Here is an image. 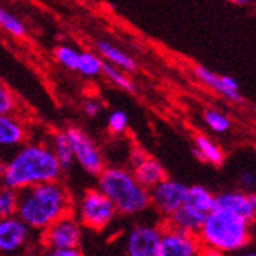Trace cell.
<instances>
[{
	"label": "cell",
	"instance_id": "obj_31",
	"mask_svg": "<svg viewBox=\"0 0 256 256\" xmlns=\"http://www.w3.org/2000/svg\"><path fill=\"white\" fill-rule=\"evenodd\" d=\"M148 156V153L142 148V147H133L132 152H130V164H132V169L136 168L138 164L142 162Z\"/></svg>",
	"mask_w": 256,
	"mask_h": 256
},
{
	"label": "cell",
	"instance_id": "obj_10",
	"mask_svg": "<svg viewBox=\"0 0 256 256\" xmlns=\"http://www.w3.org/2000/svg\"><path fill=\"white\" fill-rule=\"evenodd\" d=\"M161 226L136 224L126 234L125 250L128 256H158Z\"/></svg>",
	"mask_w": 256,
	"mask_h": 256
},
{
	"label": "cell",
	"instance_id": "obj_8",
	"mask_svg": "<svg viewBox=\"0 0 256 256\" xmlns=\"http://www.w3.org/2000/svg\"><path fill=\"white\" fill-rule=\"evenodd\" d=\"M150 206L155 208L164 219L172 216L178 208L182 206L186 200L188 186L172 180V178H164L156 186H153L150 190Z\"/></svg>",
	"mask_w": 256,
	"mask_h": 256
},
{
	"label": "cell",
	"instance_id": "obj_21",
	"mask_svg": "<svg viewBox=\"0 0 256 256\" xmlns=\"http://www.w3.org/2000/svg\"><path fill=\"white\" fill-rule=\"evenodd\" d=\"M102 58L96 55L94 52H80L78 54V61H76V69L75 72L82 74L83 76H97L102 74Z\"/></svg>",
	"mask_w": 256,
	"mask_h": 256
},
{
	"label": "cell",
	"instance_id": "obj_29",
	"mask_svg": "<svg viewBox=\"0 0 256 256\" xmlns=\"http://www.w3.org/2000/svg\"><path fill=\"white\" fill-rule=\"evenodd\" d=\"M102 111V104L96 98H88L83 104V112L88 118H97Z\"/></svg>",
	"mask_w": 256,
	"mask_h": 256
},
{
	"label": "cell",
	"instance_id": "obj_32",
	"mask_svg": "<svg viewBox=\"0 0 256 256\" xmlns=\"http://www.w3.org/2000/svg\"><path fill=\"white\" fill-rule=\"evenodd\" d=\"M46 256H83L78 247L75 248H47Z\"/></svg>",
	"mask_w": 256,
	"mask_h": 256
},
{
	"label": "cell",
	"instance_id": "obj_14",
	"mask_svg": "<svg viewBox=\"0 0 256 256\" xmlns=\"http://www.w3.org/2000/svg\"><path fill=\"white\" fill-rule=\"evenodd\" d=\"M27 139V125L18 114H0V147H18Z\"/></svg>",
	"mask_w": 256,
	"mask_h": 256
},
{
	"label": "cell",
	"instance_id": "obj_28",
	"mask_svg": "<svg viewBox=\"0 0 256 256\" xmlns=\"http://www.w3.org/2000/svg\"><path fill=\"white\" fill-rule=\"evenodd\" d=\"M128 128V116L122 110H116L110 114L108 118V132L114 136L124 134Z\"/></svg>",
	"mask_w": 256,
	"mask_h": 256
},
{
	"label": "cell",
	"instance_id": "obj_23",
	"mask_svg": "<svg viewBox=\"0 0 256 256\" xmlns=\"http://www.w3.org/2000/svg\"><path fill=\"white\" fill-rule=\"evenodd\" d=\"M102 75L108 78L112 84H116L118 88L124 89V91H128V92H133L134 91V83L132 82V78L128 76L126 72L120 70L119 68H114L111 64L105 62L102 64Z\"/></svg>",
	"mask_w": 256,
	"mask_h": 256
},
{
	"label": "cell",
	"instance_id": "obj_19",
	"mask_svg": "<svg viewBox=\"0 0 256 256\" xmlns=\"http://www.w3.org/2000/svg\"><path fill=\"white\" fill-rule=\"evenodd\" d=\"M184 203L203 214H208L216 208V196L204 186L196 184L188 188Z\"/></svg>",
	"mask_w": 256,
	"mask_h": 256
},
{
	"label": "cell",
	"instance_id": "obj_27",
	"mask_svg": "<svg viewBox=\"0 0 256 256\" xmlns=\"http://www.w3.org/2000/svg\"><path fill=\"white\" fill-rule=\"evenodd\" d=\"M19 102L10 89L0 83V114H18Z\"/></svg>",
	"mask_w": 256,
	"mask_h": 256
},
{
	"label": "cell",
	"instance_id": "obj_4",
	"mask_svg": "<svg viewBox=\"0 0 256 256\" xmlns=\"http://www.w3.org/2000/svg\"><path fill=\"white\" fill-rule=\"evenodd\" d=\"M97 178V189L108 197L118 214L138 216L150 208L148 190L138 183L130 169L105 168Z\"/></svg>",
	"mask_w": 256,
	"mask_h": 256
},
{
	"label": "cell",
	"instance_id": "obj_6",
	"mask_svg": "<svg viewBox=\"0 0 256 256\" xmlns=\"http://www.w3.org/2000/svg\"><path fill=\"white\" fill-rule=\"evenodd\" d=\"M64 132H66V136L70 142L74 160L82 166L84 172L97 176L106 166L104 153L96 144V140L78 126H68Z\"/></svg>",
	"mask_w": 256,
	"mask_h": 256
},
{
	"label": "cell",
	"instance_id": "obj_5",
	"mask_svg": "<svg viewBox=\"0 0 256 256\" xmlns=\"http://www.w3.org/2000/svg\"><path fill=\"white\" fill-rule=\"evenodd\" d=\"M72 212L82 226L92 230V232L105 230L118 216L112 203L98 189H88L80 197L78 203L75 204V210Z\"/></svg>",
	"mask_w": 256,
	"mask_h": 256
},
{
	"label": "cell",
	"instance_id": "obj_24",
	"mask_svg": "<svg viewBox=\"0 0 256 256\" xmlns=\"http://www.w3.org/2000/svg\"><path fill=\"white\" fill-rule=\"evenodd\" d=\"M203 120L210 130L217 134H224L232 128V119L219 110H206L203 114Z\"/></svg>",
	"mask_w": 256,
	"mask_h": 256
},
{
	"label": "cell",
	"instance_id": "obj_33",
	"mask_svg": "<svg viewBox=\"0 0 256 256\" xmlns=\"http://www.w3.org/2000/svg\"><path fill=\"white\" fill-rule=\"evenodd\" d=\"M226 2L233 4V5H238V6H246V5H248L252 2V0H226Z\"/></svg>",
	"mask_w": 256,
	"mask_h": 256
},
{
	"label": "cell",
	"instance_id": "obj_20",
	"mask_svg": "<svg viewBox=\"0 0 256 256\" xmlns=\"http://www.w3.org/2000/svg\"><path fill=\"white\" fill-rule=\"evenodd\" d=\"M52 148L54 155L60 164V168L62 170H68L70 169L75 160H74V152H72V147H70V142L66 136V132H56L52 138Z\"/></svg>",
	"mask_w": 256,
	"mask_h": 256
},
{
	"label": "cell",
	"instance_id": "obj_13",
	"mask_svg": "<svg viewBox=\"0 0 256 256\" xmlns=\"http://www.w3.org/2000/svg\"><path fill=\"white\" fill-rule=\"evenodd\" d=\"M216 206L253 220L256 216V196L242 189L220 192L216 196Z\"/></svg>",
	"mask_w": 256,
	"mask_h": 256
},
{
	"label": "cell",
	"instance_id": "obj_34",
	"mask_svg": "<svg viewBox=\"0 0 256 256\" xmlns=\"http://www.w3.org/2000/svg\"><path fill=\"white\" fill-rule=\"evenodd\" d=\"M240 256H256L254 252H244V253H240Z\"/></svg>",
	"mask_w": 256,
	"mask_h": 256
},
{
	"label": "cell",
	"instance_id": "obj_3",
	"mask_svg": "<svg viewBox=\"0 0 256 256\" xmlns=\"http://www.w3.org/2000/svg\"><path fill=\"white\" fill-rule=\"evenodd\" d=\"M252 224L253 220L216 206L204 217L197 238L203 248L224 254L234 253L250 244Z\"/></svg>",
	"mask_w": 256,
	"mask_h": 256
},
{
	"label": "cell",
	"instance_id": "obj_9",
	"mask_svg": "<svg viewBox=\"0 0 256 256\" xmlns=\"http://www.w3.org/2000/svg\"><path fill=\"white\" fill-rule=\"evenodd\" d=\"M203 247L197 234L172 228L169 225H161L160 253L158 256H200Z\"/></svg>",
	"mask_w": 256,
	"mask_h": 256
},
{
	"label": "cell",
	"instance_id": "obj_30",
	"mask_svg": "<svg viewBox=\"0 0 256 256\" xmlns=\"http://www.w3.org/2000/svg\"><path fill=\"white\" fill-rule=\"evenodd\" d=\"M254 180H256L254 172H252V170L242 172V174H240V176H239V184H240L242 190L252 192V189L254 188Z\"/></svg>",
	"mask_w": 256,
	"mask_h": 256
},
{
	"label": "cell",
	"instance_id": "obj_17",
	"mask_svg": "<svg viewBox=\"0 0 256 256\" xmlns=\"http://www.w3.org/2000/svg\"><path fill=\"white\" fill-rule=\"evenodd\" d=\"M132 172L138 180V183L140 186H144L147 190H150L153 186H156L164 178H168V174H166L162 164L158 160L152 158L150 155L140 164H138L136 168H133Z\"/></svg>",
	"mask_w": 256,
	"mask_h": 256
},
{
	"label": "cell",
	"instance_id": "obj_18",
	"mask_svg": "<svg viewBox=\"0 0 256 256\" xmlns=\"http://www.w3.org/2000/svg\"><path fill=\"white\" fill-rule=\"evenodd\" d=\"M194 155L200 160L212 166H222L225 161V153L220 146L214 142L206 134L194 136Z\"/></svg>",
	"mask_w": 256,
	"mask_h": 256
},
{
	"label": "cell",
	"instance_id": "obj_7",
	"mask_svg": "<svg viewBox=\"0 0 256 256\" xmlns=\"http://www.w3.org/2000/svg\"><path fill=\"white\" fill-rule=\"evenodd\" d=\"M82 224L74 212L60 217L52 225H48L41 236L46 248H75L82 242Z\"/></svg>",
	"mask_w": 256,
	"mask_h": 256
},
{
	"label": "cell",
	"instance_id": "obj_26",
	"mask_svg": "<svg viewBox=\"0 0 256 256\" xmlns=\"http://www.w3.org/2000/svg\"><path fill=\"white\" fill-rule=\"evenodd\" d=\"M18 208V190L10 188H0V219L16 214Z\"/></svg>",
	"mask_w": 256,
	"mask_h": 256
},
{
	"label": "cell",
	"instance_id": "obj_22",
	"mask_svg": "<svg viewBox=\"0 0 256 256\" xmlns=\"http://www.w3.org/2000/svg\"><path fill=\"white\" fill-rule=\"evenodd\" d=\"M0 28L5 30L8 34L14 36V38H25L27 34V28H25L24 22L10 10L0 5Z\"/></svg>",
	"mask_w": 256,
	"mask_h": 256
},
{
	"label": "cell",
	"instance_id": "obj_16",
	"mask_svg": "<svg viewBox=\"0 0 256 256\" xmlns=\"http://www.w3.org/2000/svg\"><path fill=\"white\" fill-rule=\"evenodd\" d=\"M96 47L98 50V54L102 55V58L105 60V62L111 64V66L119 68L120 70H124L126 74L134 72L138 69V64L133 60V56L124 52L120 47L114 46L112 42L100 40L96 42Z\"/></svg>",
	"mask_w": 256,
	"mask_h": 256
},
{
	"label": "cell",
	"instance_id": "obj_25",
	"mask_svg": "<svg viewBox=\"0 0 256 256\" xmlns=\"http://www.w3.org/2000/svg\"><path fill=\"white\" fill-rule=\"evenodd\" d=\"M78 50L72 46H66L61 44L55 48V60L58 61V64H61L62 68H66L69 70H75L76 69V61H78Z\"/></svg>",
	"mask_w": 256,
	"mask_h": 256
},
{
	"label": "cell",
	"instance_id": "obj_1",
	"mask_svg": "<svg viewBox=\"0 0 256 256\" xmlns=\"http://www.w3.org/2000/svg\"><path fill=\"white\" fill-rule=\"evenodd\" d=\"M62 169L54 155L52 148L42 142L24 144L0 170V178L5 188L24 190L27 188L58 182Z\"/></svg>",
	"mask_w": 256,
	"mask_h": 256
},
{
	"label": "cell",
	"instance_id": "obj_15",
	"mask_svg": "<svg viewBox=\"0 0 256 256\" xmlns=\"http://www.w3.org/2000/svg\"><path fill=\"white\" fill-rule=\"evenodd\" d=\"M204 217H206V214H203L192 206H189V204L183 203L172 216H169L168 219H164V225L176 228V230H180V232L197 234L203 225Z\"/></svg>",
	"mask_w": 256,
	"mask_h": 256
},
{
	"label": "cell",
	"instance_id": "obj_12",
	"mask_svg": "<svg viewBox=\"0 0 256 256\" xmlns=\"http://www.w3.org/2000/svg\"><path fill=\"white\" fill-rule=\"evenodd\" d=\"M30 234L32 230L16 214L0 219V253H18L28 242Z\"/></svg>",
	"mask_w": 256,
	"mask_h": 256
},
{
	"label": "cell",
	"instance_id": "obj_11",
	"mask_svg": "<svg viewBox=\"0 0 256 256\" xmlns=\"http://www.w3.org/2000/svg\"><path fill=\"white\" fill-rule=\"evenodd\" d=\"M194 75L196 78L208 89H211L212 92L222 96L232 104H242L244 102V96L239 91V84L238 82L230 75H219L212 70H210L204 66H194Z\"/></svg>",
	"mask_w": 256,
	"mask_h": 256
},
{
	"label": "cell",
	"instance_id": "obj_2",
	"mask_svg": "<svg viewBox=\"0 0 256 256\" xmlns=\"http://www.w3.org/2000/svg\"><path fill=\"white\" fill-rule=\"evenodd\" d=\"M72 211V196L60 180L36 184L18 192L16 216L34 232H44L48 225Z\"/></svg>",
	"mask_w": 256,
	"mask_h": 256
}]
</instances>
